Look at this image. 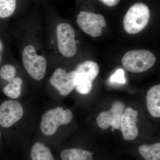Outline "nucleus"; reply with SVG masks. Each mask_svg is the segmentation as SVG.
I'll return each instance as SVG.
<instances>
[{
	"label": "nucleus",
	"instance_id": "obj_4",
	"mask_svg": "<svg viewBox=\"0 0 160 160\" xmlns=\"http://www.w3.org/2000/svg\"><path fill=\"white\" fill-rule=\"evenodd\" d=\"M150 17V10L146 4L142 2L135 3L124 17L123 27L127 33L137 34L146 28Z\"/></svg>",
	"mask_w": 160,
	"mask_h": 160
},
{
	"label": "nucleus",
	"instance_id": "obj_9",
	"mask_svg": "<svg viewBox=\"0 0 160 160\" xmlns=\"http://www.w3.org/2000/svg\"><path fill=\"white\" fill-rule=\"evenodd\" d=\"M24 115L22 103L17 100H6L0 105V126L10 128L18 122Z\"/></svg>",
	"mask_w": 160,
	"mask_h": 160
},
{
	"label": "nucleus",
	"instance_id": "obj_14",
	"mask_svg": "<svg viewBox=\"0 0 160 160\" xmlns=\"http://www.w3.org/2000/svg\"><path fill=\"white\" fill-rule=\"evenodd\" d=\"M32 160H55L51 150L44 143L37 142L30 150Z\"/></svg>",
	"mask_w": 160,
	"mask_h": 160
},
{
	"label": "nucleus",
	"instance_id": "obj_18",
	"mask_svg": "<svg viewBox=\"0 0 160 160\" xmlns=\"http://www.w3.org/2000/svg\"><path fill=\"white\" fill-rule=\"evenodd\" d=\"M110 82L112 83L118 84H125L126 82L125 72L122 69H118L110 77Z\"/></svg>",
	"mask_w": 160,
	"mask_h": 160
},
{
	"label": "nucleus",
	"instance_id": "obj_13",
	"mask_svg": "<svg viewBox=\"0 0 160 160\" xmlns=\"http://www.w3.org/2000/svg\"><path fill=\"white\" fill-rule=\"evenodd\" d=\"M147 108L154 118L160 117V85H155L149 89L146 96Z\"/></svg>",
	"mask_w": 160,
	"mask_h": 160
},
{
	"label": "nucleus",
	"instance_id": "obj_1",
	"mask_svg": "<svg viewBox=\"0 0 160 160\" xmlns=\"http://www.w3.org/2000/svg\"><path fill=\"white\" fill-rule=\"evenodd\" d=\"M11 32L27 77L35 84L44 82L50 69L45 48L44 21L35 17L24 18L14 23Z\"/></svg>",
	"mask_w": 160,
	"mask_h": 160
},
{
	"label": "nucleus",
	"instance_id": "obj_7",
	"mask_svg": "<svg viewBox=\"0 0 160 160\" xmlns=\"http://www.w3.org/2000/svg\"><path fill=\"white\" fill-rule=\"evenodd\" d=\"M77 74L75 69L67 72L66 69L57 67L46 77L47 85L58 92L62 96L70 94L75 88V78Z\"/></svg>",
	"mask_w": 160,
	"mask_h": 160
},
{
	"label": "nucleus",
	"instance_id": "obj_15",
	"mask_svg": "<svg viewBox=\"0 0 160 160\" xmlns=\"http://www.w3.org/2000/svg\"><path fill=\"white\" fill-rule=\"evenodd\" d=\"M93 153L79 148L65 149L61 152L62 160H92Z\"/></svg>",
	"mask_w": 160,
	"mask_h": 160
},
{
	"label": "nucleus",
	"instance_id": "obj_6",
	"mask_svg": "<svg viewBox=\"0 0 160 160\" xmlns=\"http://www.w3.org/2000/svg\"><path fill=\"white\" fill-rule=\"evenodd\" d=\"M75 69L77 71L75 89L80 94H88L92 89L93 81L99 72L98 65L93 61H86L78 64Z\"/></svg>",
	"mask_w": 160,
	"mask_h": 160
},
{
	"label": "nucleus",
	"instance_id": "obj_5",
	"mask_svg": "<svg viewBox=\"0 0 160 160\" xmlns=\"http://www.w3.org/2000/svg\"><path fill=\"white\" fill-rule=\"evenodd\" d=\"M156 61L152 52L145 49L128 51L122 59L124 68L130 72L140 73L149 70L154 66Z\"/></svg>",
	"mask_w": 160,
	"mask_h": 160
},
{
	"label": "nucleus",
	"instance_id": "obj_11",
	"mask_svg": "<svg viewBox=\"0 0 160 160\" xmlns=\"http://www.w3.org/2000/svg\"><path fill=\"white\" fill-rule=\"evenodd\" d=\"M138 113L136 110L128 107L124 112L121 120V127L123 139L133 140L137 137L138 129L137 126Z\"/></svg>",
	"mask_w": 160,
	"mask_h": 160
},
{
	"label": "nucleus",
	"instance_id": "obj_2",
	"mask_svg": "<svg viewBox=\"0 0 160 160\" xmlns=\"http://www.w3.org/2000/svg\"><path fill=\"white\" fill-rule=\"evenodd\" d=\"M44 29L45 48L50 69L56 65L60 58L69 59L76 55L79 41L70 24L58 21L49 12L44 22Z\"/></svg>",
	"mask_w": 160,
	"mask_h": 160
},
{
	"label": "nucleus",
	"instance_id": "obj_3",
	"mask_svg": "<svg viewBox=\"0 0 160 160\" xmlns=\"http://www.w3.org/2000/svg\"><path fill=\"white\" fill-rule=\"evenodd\" d=\"M73 118L72 112L61 106L52 108L45 112L41 118L40 129L45 136H52L61 126L68 125Z\"/></svg>",
	"mask_w": 160,
	"mask_h": 160
},
{
	"label": "nucleus",
	"instance_id": "obj_21",
	"mask_svg": "<svg viewBox=\"0 0 160 160\" xmlns=\"http://www.w3.org/2000/svg\"><path fill=\"white\" fill-rule=\"evenodd\" d=\"M1 135H2V132H1V129H0V138H1Z\"/></svg>",
	"mask_w": 160,
	"mask_h": 160
},
{
	"label": "nucleus",
	"instance_id": "obj_12",
	"mask_svg": "<svg viewBox=\"0 0 160 160\" xmlns=\"http://www.w3.org/2000/svg\"><path fill=\"white\" fill-rule=\"evenodd\" d=\"M27 76L24 69L2 88L3 93L10 99L17 100L21 97L26 86Z\"/></svg>",
	"mask_w": 160,
	"mask_h": 160
},
{
	"label": "nucleus",
	"instance_id": "obj_20",
	"mask_svg": "<svg viewBox=\"0 0 160 160\" xmlns=\"http://www.w3.org/2000/svg\"><path fill=\"white\" fill-rule=\"evenodd\" d=\"M5 50V45L4 42L0 38V66L2 62L3 55Z\"/></svg>",
	"mask_w": 160,
	"mask_h": 160
},
{
	"label": "nucleus",
	"instance_id": "obj_8",
	"mask_svg": "<svg viewBox=\"0 0 160 160\" xmlns=\"http://www.w3.org/2000/svg\"><path fill=\"white\" fill-rule=\"evenodd\" d=\"M77 23L84 32L93 38L100 36L103 28L106 27L102 15L85 11L80 12L77 15Z\"/></svg>",
	"mask_w": 160,
	"mask_h": 160
},
{
	"label": "nucleus",
	"instance_id": "obj_19",
	"mask_svg": "<svg viewBox=\"0 0 160 160\" xmlns=\"http://www.w3.org/2000/svg\"><path fill=\"white\" fill-rule=\"evenodd\" d=\"M99 1L106 6L112 7L117 5L120 2L121 0H99Z\"/></svg>",
	"mask_w": 160,
	"mask_h": 160
},
{
	"label": "nucleus",
	"instance_id": "obj_17",
	"mask_svg": "<svg viewBox=\"0 0 160 160\" xmlns=\"http://www.w3.org/2000/svg\"><path fill=\"white\" fill-rule=\"evenodd\" d=\"M18 0H0V19L10 18L15 13Z\"/></svg>",
	"mask_w": 160,
	"mask_h": 160
},
{
	"label": "nucleus",
	"instance_id": "obj_16",
	"mask_svg": "<svg viewBox=\"0 0 160 160\" xmlns=\"http://www.w3.org/2000/svg\"><path fill=\"white\" fill-rule=\"evenodd\" d=\"M139 153L146 160H160V143L142 145L138 148Z\"/></svg>",
	"mask_w": 160,
	"mask_h": 160
},
{
	"label": "nucleus",
	"instance_id": "obj_10",
	"mask_svg": "<svg viewBox=\"0 0 160 160\" xmlns=\"http://www.w3.org/2000/svg\"><path fill=\"white\" fill-rule=\"evenodd\" d=\"M125 108V104L122 102H115L109 111L102 112L98 116L96 119L98 126L104 130L110 126L112 127V130L113 131L120 129L121 118Z\"/></svg>",
	"mask_w": 160,
	"mask_h": 160
}]
</instances>
